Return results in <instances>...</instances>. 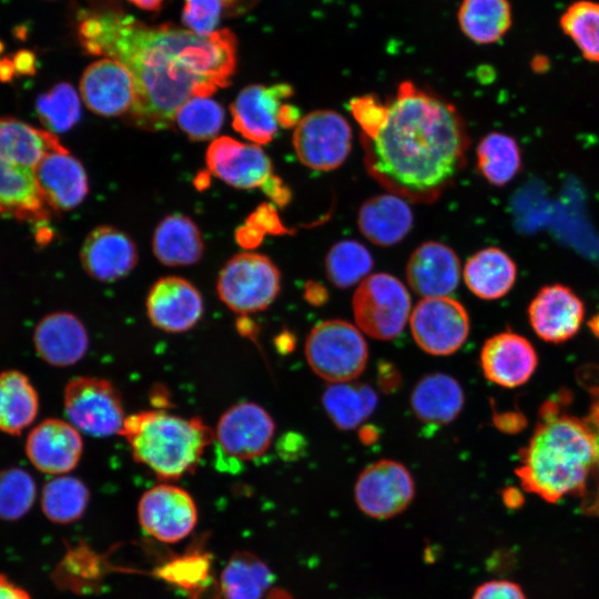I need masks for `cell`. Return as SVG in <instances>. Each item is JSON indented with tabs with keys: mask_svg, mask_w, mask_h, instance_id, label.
Segmentation results:
<instances>
[{
	"mask_svg": "<svg viewBox=\"0 0 599 599\" xmlns=\"http://www.w3.org/2000/svg\"><path fill=\"white\" fill-rule=\"evenodd\" d=\"M88 54L110 58L131 73L135 95L125 115L139 129L170 128L193 97H211L234 75L237 40L230 29L201 35L170 24L148 26L124 11H83L77 27Z\"/></svg>",
	"mask_w": 599,
	"mask_h": 599,
	"instance_id": "6da1fadb",
	"label": "cell"
},
{
	"mask_svg": "<svg viewBox=\"0 0 599 599\" xmlns=\"http://www.w3.org/2000/svg\"><path fill=\"white\" fill-rule=\"evenodd\" d=\"M370 135H361L369 175L389 193L432 203L466 163L469 135L454 104L416 87L399 84Z\"/></svg>",
	"mask_w": 599,
	"mask_h": 599,
	"instance_id": "7a4b0ae2",
	"label": "cell"
},
{
	"mask_svg": "<svg viewBox=\"0 0 599 599\" xmlns=\"http://www.w3.org/2000/svg\"><path fill=\"white\" fill-rule=\"evenodd\" d=\"M595 464V441L586 422L547 404L516 474L526 491L548 502L583 495Z\"/></svg>",
	"mask_w": 599,
	"mask_h": 599,
	"instance_id": "3957f363",
	"label": "cell"
},
{
	"mask_svg": "<svg viewBox=\"0 0 599 599\" xmlns=\"http://www.w3.org/2000/svg\"><path fill=\"white\" fill-rule=\"evenodd\" d=\"M133 459L161 479H177L194 470L214 432L200 418H185L162 409L128 416L120 433Z\"/></svg>",
	"mask_w": 599,
	"mask_h": 599,
	"instance_id": "277c9868",
	"label": "cell"
},
{
	"mask_svg": "<svg viewBox=\"0 0 599 599\" xmlns=\"http://www.w3.org/2000/svg\"><path fill=\"white\" fill-rule=\"evenodd\" d=\"M59 144L51 132L12 118L0 119V215L32 222L48 219L35 167Z\"/></svg>",
	"mask_w": 599,
	"mask_h": 599,
	"instance_id": "5b68a950",
	"label": "cell"
},
{
	"mask_svg": "<svg viewBox=\"0 0 599 599\" xmlns=\"http://www.w3.org/2000/svg\"><path fill=\"white\" fill-rule=\"evenodd\" d=\"M305 356L321 378L333 384L346 383L364 372L368 348L357 327L342 319H328L309 332Z\"/></svg>",
	"mask_w": 599,
	"mask_h": 599,
	"instance_id": "8992f818",
	"label": "cell"
},
{
	"mask_svg": "<svg viewBox=\"0 0 599 599\" xmlns=\"http://www.w3.org/2000/svg\"><path fill=\"white\" fill-rule=\"evenodd\" d=\"M281 290V274L271 258L243 252L232 256L221 268L216 291L234 313L247 315L266 309Z\"/></svg>",
	"mask_w": 599,
	"mask_h": 599,
	"instance_id": "52a82bcc",
	"label": "cell"
},
{
	"mask_svg": "<svg viewBox=\"0 0 599 599\" xmlns=\"http://www.w3.org/2000/svg\"><path fill=\"white\" fill-rule=\"evenodd\" d=\"M355 322L372 338L390 341L404 329L410 316V296L395 276L376 273L365 277L352 300Z\"/></svg>",
	"mask_w": 599,
	"mask_h": 599,
	"instance_id": "ba28073f",
	"label": "cell"
},
{
	"mask_svg": "<svg viewBox=\"0 0 599 599\" xmlns=\"http://www.w3.org/2000/svg\"><path fill=\"white\" fill-rule=\"evenodd\" d=\"M292 94L286 83L245 87L231 104L234 130L252 143L271 142L280 128L295 126L301 119L295 106L284 103Z\"/></svg>",
	"mask_w": 599,
	"mask_h": 599,
	"instance_id": "9c48e42d",
	"label": "cell"
},
{
	"mask_svg": "<svg viewBox=\"0 0 599 599\" xmlns=\"http://www.w3.org/2000/svg\"><path fill=\"white\" fill-rule=\"evenodd\" d=\"M63 404L70 423L94 437L120 435L126 418L121 394L104 378L71 379L64 389Z\"/></svg>",
	"mask_w": 599,
	"mask_h": 599,
	"instance_id": "30bf717a",
	"label": "cell"
},
{
	"mask_svg": "<svg viewBox=\"0 0 599 599\" xmlns=\"http://www.w3.org/2000/svg\"><path fill=\"white\" fill-rule=\"evenodd\" d=\"M352 129L333 110H316L302 116L294 128L292 143L297 159L317 171L341 166L352 149Z\"/></svg>",
	"mask_w": 599,
	"mask_h": 599,
	"instance_id": "8fae6325",
	"label": "cell"
},
{
	"mask_svg": "<svg viewBox=\"0 0 599 599\" xmlns=\"http://www.w3.org/2000/svg\"><path fill=\"white\" fill-rule=\"evenodd\" d=\"M205 162L214 176L236 189L263 187L270 196L278 193L284 200L285 191L275 187L272 162L258 144L215 138L206 150Z\"/></svg>",
	"mask_w": 599,
	"mask_h": 599,
	"instance_id": "7c38bea8",
	"label": "cell"
},
{
	"mask_svg": "<svg viewBox=\"0 0 599 599\" xmlns=\"http://www.w3.org/2000/svg\"><path fill=\"white\" fill-rule=\"evenodd\" d=\"M409 323L417 345L432 355L455 353L469 333L467 311L448 296L420 300L410 314Z\"/></svg>",
	"mask_w": 599,
	"mask_h": 599,
	"instance_id": "4fadbf2b",
	"label": "cell"
},
{
	"mask_svg": "<svg viewBox=\"0 0 599 599\" xmlns=\"http://www.w3.org/2000/svg\"><path fill=\"white\" fill-rule=\"evenodd\" d=\"M415 495L408 469L392 459L367 466L358 476L354 496L358 508L368 517L388 519L404 511Z\"/></svg>",
	"mask_w": 599,
	"mask_h": 599,
	"instance_id": "5bb4252c",
	"label": "cell"
},
{
	"mask_svg": "<svg viewBox=\"0 0 599 599\" xmlns=\"http://www.w3.org/2000/svg\"><path fill=\"white\" fill-rule=\"evenodd\" d=\"M139 522L151 537L177 542L187 537L197 522V508L183 488L161 484L148 489L138 505Z\"/></svg>",
	"mask_w": 599,
	"mask_h": 599,
	"instance_id": "9a60e30c",
	"label": "cell"
},
{
	"mask_svg": "<svg viewBox=\"0 0 599 599\" xmlns=\"http://www.w3.org/2000/svg\"><path fill=\"white\" fill-rule=\"evenodd\" d=\"M274 433V420L263 407L242 402L220 417L214 439L226 456L251 460L266 453Z\"/></svg>",
	"mask_w": 599,
	"mask_h": 599,
	"instance_id": "2e32d148",
	"label": "cell"
},
{
	"mask_svg": "<svg viewBox=\"0 0 599 599\" xmlns=\"http://www.w3.org/2000/svg\"><path fill=\"white\" fill-rule=\"evenodd\" d=\"M145 305L152 325L166 333L190 331L204 309L199 290L187 280L174 275L161 277L151 286Z\"/></svg>",
	"mask_w": 599,
	"mask_h": 599,
	"instance_id": "e0dca14e",
	"label": "cell"
},
{
	"mask_svg": "<svg viewBox=\"0 0 599 599\" xmlns=\"http://www.w3.org/2000/svg\"><path fill=\"white\" fill-rule=\"evenodd\" d=\"M80 97L93 113L106 118L126 115L135 95L130 71L119 61L102 58L84 70Z\"/></svg>",
	"mask_w": 599,
	"mask_h": 599,
	"instance_id": "ac0fdd59",
	"label": "cell"
},
{
	"mask_svg": "<svg viewBox=\"0 0 599 599\" xmlns=\"http://www.w3.org/2000/svg\"><path fill=\"white\" fill-rule=\"evenodd\" d=\"M83 443L79 430L68 422L48 418L28 435L26 453L31 464L50 475H64L77 467Z\"/></svg>",
	"mask_w": 599,
	"mask_h": 599,
	"instance_id": "d6986e66",
	"label": "cell"
},
{
	"mask_svg": "<svg viewBox=\"0 0 599 599\" xmlns=\"http://www.w3.org/2000/svg\"><path fill=\"white\" fill-rule=\"evenodd\" d=\"M583 314L581 300L561 284L542 287L528 307L529 322L535 333L550 343L570 339L579 331Z\"/></svg>",
	"mask_w": 599,
	"mask_h": 599,
	"instance_id": "ffe728a7",
	"label": "cell"
},
{
	"mask_svg": "<svg viewBox=\"0 0 599 599\" xmlns=\"http://www.w3.org/2000/svg\"><path fill=\"white\" fill-rule=\"evenodd\" d=\"M35 179L45 204L55 211L77 207L89 191L82 164L62 144L43 155Z\"/></svg>",
	"mask_w": 599,
	"mask_h": 599,
	"instance_id": "44dd1931",
	"label": "cell"
},
{
	"mask_svg": "<svg viewBox=\"0 0 599 599\" xmlns=\"http://www.w3.org/2000/svg\"><path fill=\"white\" fill-rule=\"evenodd\" d=\"M538 364L534 346L524 336L501 332L488 338L480 352V366L487 379L502 387L525 384Z\"/></svg>",
	"mask_w": 599,
	"mask_h": 599,
	"instance_id": "7402d4cb",
	"label": "cell"
},
{
	"mask_svg": "<svg viewBox=\"0 0 599 599\" xmlns=\"http://www.w3.org/2000/svg\"><path fill=\"white\" fill-rule=\"evenodd\" d=\"M84 271L100 282L125 277L138 263V251L132 238L109 225L93 229L80 252Z\"/></svg>",
	"mask_w": 599,
	"mask_h": 599,
	"instance_id": "603a6c76",
	"label": "cell"
},
{
	"mask_svg": "<svg viewBox=\"0 0 599 599\" xmlns=\"http://www.w3.org/2000/svg\"><path fill=\"white\" fill-rule=\"evenodd\" d=\"M460 262L455 251L440 242H425L410 254L406 278L423 297L448 296L458 286Z\"/></svg>",
	"mask_w": 599,
	"mask_h": 599,
	"instance_id": "cb8c5ba5",
	"label": "cell"
},
{
	"mask_svg": "<svg viewBox=\"0 0 599 599\" xmlns=\"http://www.w3.org/2000/svg\"><path fill=\"white\" fill-rule=\"evenodd\" d=\"M38 355L48 364L65 367L81 361L89 348L85 326L69 312H55L40 319L33 332Z\"/></svg>",
	"mask_w": 599,
	"mask_h": 599,
	"instance_id": "d4e9b609",
	"label": "cell"
},
{
	"mask_svg": "<svg viewBox=\"0 0 599 599\" xmlns=\"http://www.w3.org/2000/svg\"><path fill=\"white\" fill-rule=\"evenodd\" d=\"M413 221V212L405 199L389 192L367 199L357 215L361 233L379 246L399 243L412 230Z\"/></svg>",
	"mask_w": 599,
	"mask_h": 599,
	"instance_id": "484cf974",
	"label": "cell"
},
{
	"mask_svg": "<svg viewBox=\"0 0 599 599\" xmlns=\"http://www.w3.org/2000/svg\"><path fill=\"white\" fill-rule=\"evenodd\" d=\"M464 392L449 375L435 373L423 377L414 387L410 405L416 417L427 424L453 422L464 406Z\"/></svg>",
	"mask_w": 599,
	"mask_h": 599,
	"instance_id": "4316f807",
	"label": "cell"
},
{
	"mask_svg": "<svg viewBox=\"0 0 599 599\" xmlns=\"http://www.w3.org/2000/svg\"><path fill=\"white\" fill-rule=\"evenodd\" d=\"M463 276L474 295L483 300H497L511 290L517 267L505 251L486 247L468 258Z\"/></svg>",
	"mask_w": 599,
	"mask_h": 599,
	"instance_id": "83f0119b",
	"label": "cell"
},
{
	"mask_svg": "<svg viewBox=\"0 0 599 599\" xmlns=\"http://www.w3.org/2000/svg\"><path fill=\"white\" fill-rule=\"evenodd\" d=\"M152 248L162 264L181 266L199 262L204 252V243L197 225L190 217L174 213L156 225Z\"/></svg>",
	"mask_w": 599,
	"mask_h": 599,
	"instance_id": "f1b7e54d",
	"label": "cell"
},
{
	"mask_svg": "<svg viewBox=\"0 0 599 599\" xmlns=\"http://www.w3.org/2000/svg\"><path fill=\"white\" fill-rule=\"evenodd\" d=\"M39 397L28 376L19 370L0 373V430L19 435L37 417Z\"/></svg>",
	"mask_w": 599,
	"mask_h": 599,
	"instance_id": "f546056e",
	"label": "cell"
},
{
	"mask_svg": "<svg viewBox=\"0 0 599 599\" xmlns=\"http://www.w3.org/2000/svg\"><path fill=\"white\" fill-rule=\"evenodd\" d=\"M457 19L469 40L489 44L500 40L510 29L511 7L508 0H463Z\"/></svg>",
	"mask_w": 599,
	"mask_h": 599,
	"instance_id": "4dcf8cb0",
	"label": "cell"
},
{
	"mask_svg": "<svg viewBox=\"0 0 599 599\" xmlns=\"http://www.w3.org/2000/svg\"><path fill=\"white\" fill-rule=\"evenodd\" d=\"M377 405V394L365 384L335 383L323 394V406L342 430H351L366 420Z\"/></svg>",
	"mask_w": 599,
	"mask_h": 599,
	"instance_id": "1f68e13d",
	"label": "cell"
},
{
	"mask_svg": "<svg viewBox=\"0 0 599 599\" xmlns=\"http://www.w3.org/2000/svg\"><path fill=\"white\" fill-rule=\"evenodd\" d=\"M272 582L267 565L246 551L233 555L221 573L224 599H261Z\"/></svg>",
	"mask_w": 599,
	"mask_h": 599,
	"instance_id": "d6a6232c",
	"label": "cell"
},
{
	"mask_svg": "<svg viewBox=\"0 0 599 599\" xmlns=\"http://www.w3.org/2000/svg\"><path fill=\"white\" fill-rule=\"evenodd\" d=\"M476 154L479 172L493 185H506L520 171V148L514 138L505 133L491 132L484 136Z\"/></svg>",
	"mask_w": 599,
	"mask_h": 599,
	"instance_id": "836d02e7",
	"label": "cell"
},
{
	"mask_svg": "<svg viewBox=\"0 0 599 599\" xmlns=\"http://www.w3.org/2000/svg\"><path fill=\"white\" fill-rule=\"evenodd\" d=\"M90 500L87 485L77 477L59 475L49 480L41 494L45 517L57 524H69L84 514Z\"/></svg>",
	"mask_w": 599,
	"mask_h": 599,
	"instance_id": "e575fe53",
	"label": "cell"
},
{
	"mask_svg": "<svg viewBox=\"0 0 599 599\" xmlns=\"http://www.w3.org/2000/svg\"><path fill=\"white\" fill-rule=\"evenodd\" d=\"M373 268L369 251L354 240H343L334 244L325 257L328 280L338 288H348L367 277Z\"/></svg>",
	"mask_w": 599,
	"mask_h": 599,
	"instance_id": "d590c367",
	"label": "cell"
},
{
	"mask_svg": "<svg viewBox=\"0 0 599 599\" xmlns=\"http://www.w3.org/2000/svg\"><path fill=\"white\" fill-rule=\"evenodd\" d=\"M559 24L582 57L599 63V2L579 0L562 12Z\"/></svg>",
	"mask_w": 599,
	"mask_h": 599,
	"instance_id": "8d00e7d4",
	"label": "cell"
},
{
	"mask_svg": "<svg viewBox=\"0 0 599 599\" xmlns=\"http://www.w3.org/2000/svg\"><path fill=\"white\" fill-rule=\"evenodd\" d=\"M35 109L49 132H65L80 119V97L70 83H57L38 97Z\"/></svg>",
	"mask_w": 599,
	"mask_h": 599,
	"instance_id": "74e56055",
	"label": "cell"
},
{
	"mask_svg": "<svg viewBox=\"0 0 599 599\" xmlns=\"http://www.w3.org/2000/svg\"><path fill=\"white\" fill-rule=\"evenodd\" d=\"M257 0H184L182 21L189 30L206 35L216 30L224 18L250 11Z\"/></svg>",
	"mask_w": 599,
	"mask_h": 599,
	"instance_id": "f35d334b",
	"label": "cell"
},
{
	"mask_svg": "<svg viewBox=\"0 0 599 599\" xmlns=\"http://www.w3.org/2000/svg\"><path fill=\"white\" fill-rule=\"evenodd\" d=\"M224 110L211 97H193L176 112L174 122L192 140L215 139L224 122Z\"/></svg>",
	"mask_w": 599,
	"mask_h": 599,
	"instance_id": "ab89813d",
	"label": "cell"
},
{
	"mask_svg": "<svg viewBox=\"0 0 599 599\" xmlns=\"http://www.w3.org/2000/svg\"><path fill=\"white\" fill-rule=\"evenodd\" d=\"M37 487L30 474L11 467L0 471V519L17 520L32 507Z\"/></svg>",
	"mask_w": 599,
	"mask_h": 599,
	"instance_id": "60d3db41",
	"label": "cell"
},
{
	"mask_svg": "<svg viewBox=\"0 0 599 599\" xmlns=\"http://www.w3.org/2000/svg\"><path fill=\"white\" fill-rule=\"evenodd\" d=\"M209 570V562L200 556L181 558L163 568L166 580L181 586H193L201 582Z\"/></svg>",
	"mask_w": 599,
	"mask_h": 599,
	"instance_id": "b9f144b4",
	"label": "cell"
},
{
	"mask_svg": "<svg viewBox=\"0 0 599 599\" xmlns=\"http://www.w3.org/2000/svg\"><path fill=\"white\" fill-rule=\"evenodd\" d=\"M352 113L362 129V135L374 133L384 120L387 103L374 95L355 98L349 103Z\"/></svg>",
	"mask_w": 599,
	"mask_h": 599,
	"instance_id": "7bdbcfd3",
	"label": "cell"
},
{
	"mask_svg": "<svg viewBox=\"0 0 599 599\" xmlns=\"http://www.w3.org/2000/svg\"><path fill=\"white\" fill-rule=\"evenodd\" d=\"M592 404L590 414L585 420L593 435L595 441V464L592 467L593 489L587 496L583 510L589 515L599 517V386L591 388Z\"/></svg>",
	"mask_w": 599,
	"mask_h": 599,
	"instance_id": "ee69618b",
	"label": "cell"
},
{
	"mask_svg": "<svg viewBox=\"0 0 599 599\" xmlns=\"http://www.w3.org/2000/svg\"><path fill=\"white\" fill-rule=\"evenodd\" d=\"M471 599H526V597L520 586L501 579L481 583Z\"/></svg>",
	"mask_w": 599,
	"mask_h": 599,
	"instance_id": "f6af8a7d",
	"label": "cell"
},
{
	"mask_svg": "<svg viewBox=\"0 0 599 599\" xmlns=\"http://www.w3.org/2000/svg\"><path fill=\"white\" fill-rule=\"evenodd\" d=\"M17 75H33L35 73V55L30 50H20L12 55Z\"/></svg>",
	"mask_w": 599,
	"mask_h": 599,
	"instance_id": "bcb514c9",
	"label": "cell"
},
{
	"mask_svg": "<svg viewBox=\"0 0 599 599\" xmlns=\"http://www.w3.org/2000/svg\"><path fill=\"white\" fill-rule=\"evenodd\" d=\"M399 374L393 366L389 364H384V366L379 367L378 382L379 387L384 392L395 390V388L399 385Z\"/></svg>",
	"mask_w": 599,
	"mask_h": 599,
	"instance_id": "7dc6e473",
	"label": "cell"
},
{
	"mask_svg": "<svg viewBox=\"0 0 599 599\" xmlns=\"http://www.w3.org/2000/svg\"><path fill=\"white\" fill-rule=\"evenodd\" d=\"M494 422L500 430L508 433L517 432L525 424L521 416L515 413L495 415Z\"/></svg>",
	"mask_w": 599,
	"mask_h": 599,
	"instance_id": "c3c4849f",
	"label": "cell"
},
{
	"mask_svg": "<svg viewBox=\"0 0 599 599\" xmlns=\"http://www.w3.org/2000/svg\"><path fill=\"white\" fill-rule=\"evenodd\" d=\"M0 599H31L29 593L10 581L6 576L0 575Z\"/></svg>",
	"mask_w": 599,
	"mask_h": 599,
	"instance_id": "681fc988",
	"label": "cell"
},
{
	"mask_svg": "<svg viewBox=\"0 0 599 599\" xmlns=\"http://www.w3.org/2000/svg\"><path fill=\"white\" fill-rule=\"evenodd\" d=\"M304 298L311 305L321 306L327 301L328 294L326 288L321 284L315 282H308L305 285Z\"/></svg>",
	"mask_w": 599,
	"mask_h": 599,
	"instance_id": "f907efd6",
	"label": "cell"
},
{
	"mask_svg": "<svg viewBox=\"0 0 599 599\" xmlns=\"http://www.w3.org/2000/svg\"><path fill=\"white\" fill-rule=\"evenodd\" d=\"M16 75V69L13 65L12 57H4L0 59V81L9 82Z\"/></svg>",
	"mask_w": 599,
	"mask_h": 599,
	"instance_id": "816d5d0a",
	"label": "cell"
},
{
	"mask_svg": "<svg viewBox=\"0 0 599 599\" xmlns=\"http://www.w3.org/2000/svg\"><path fill=\"white\" fill-rule=\"evenodd\" d=\"M361 441L366 445L375 443L378 438L377 429L370 425H366L359 429L358 433Z\"/></svg>",
	"mask_w": 599,
	"mask_h": 599,
	"instance_id": "f5cc1de1",
	"label": "cell"
},
{
	"mask_svg": "<svg viewBox=\"0 0 599 599\" xmlns=\"http://www.w3.org/2000/svg\"><path fill=\"white\" fill-rule=\"evenodd\" d=\"M132 4L148 11H159L164 0H128Z\"/></svg>",
	"mask_w": 599,
	"mask_h": 599,
	"instance_id": "db71d44e",
	"label": "cell"
},
{
	"mask_svg": "<svg viewBox=\"0 0 599 599\" xmlns=\"http://www.w3.org/2000/svg\"><path fill=\"white\" fill-rule=\"evenodd\" d=\"M504 500L509 507H518L522 501V497L517 489L508 488L504 491Z\"/></svg>",
	"mask_w": 599,
	"mask_h": 599,
	"instance_id": "11a10c76",
	"label": "cell"
},
{
	"mask_svg": "<svg viewBox=\"0 0 599 599\" xmlns=\"http://www.w3.org/2000/svg\"><path fill=\"white\" fill-rule=\"evenodd\" d=\"M290 334L278 336L277 344L280 351L282 349L283 345H285V351L292 349L294 341L290 339Z\"/></svg>",
	"mask_w": 599,
	"mask_h": 599,
	"instance_id": "9f6ffc18",
	"label": "cell"
},
{
	"mask_svg": "<svg viewBox=\"0 0 599 599\" xmlns=\"http://www.w3.org/2000/svg\"><path fill=\"white\" fill-rule=\"evenodd\" d=\"M589 327L591 332L599 337V313H597L590 321Z\"/></svg>",
	"mask_w": 599,
	"mask_h": 599,
	"instance_id": "6f0895ef",
	"label": "cell"
},
{
	"mask_svg": "<svg viewBox=\"0 0 599 599\" xmlns=\"http://www.w3.org/2000/svg\"><path fill=\"white\" fill-rule=\"evenodd\" d=\"M3 51V43L0 41V53Z\"/></svg>",
	"mask_w": 599,
	"mask_h": 599,
	"instance_id": "680465c9",
	"label": "cell"
}]
</instances>
